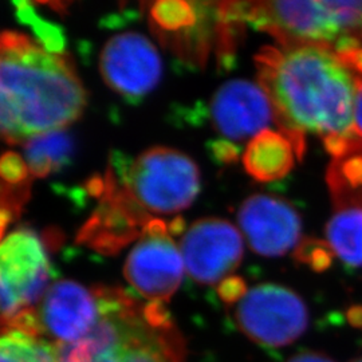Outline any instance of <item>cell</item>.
<instances>
[{"label": "cell", "mask_w": 362, "mask_h": 362, "mask_svg": "<svg viewBox=\"0 0 362 362\" xmlns=\"http://www.w3.org/2000/svg\"><path fill=\"white\" fill-rule=\"evenodd\" d=\"M255 62L275 122L299 158L308 133L321 137L334 158L361 151L354 133L357 79L336 52L311 45L267 46Z\"/></svg>", "instance_id": "1"}, {"label": "cell", "mask_w": 362, "mask_h": 362, "mask_svg": "<svg viewBox=\"0 0 362 362\" xmlns=\"http://www.w3.org/2000/svg\"><path fill=\"white\" fill-rule=\"evenodd\" d=\"M86 106V91L64 54L16 31L0 40V129L6 143L65 129Z\"/></svg>", "instance_id": "2"}, {"label": "cell", "mask_w": 362, "mask_h": 362, "mask_svg": "<svg viewBox=\"0 0 362 362\" xmlns=\"http://www.w3.org/2000/svg\"><path fill=\"white\" fill-rule=\"evenodd\" d=\"M103 317L89 336L59 346V362H185V345L163 303L100 286Z\"/></svg>", "instance_id": "3"}, {"label": "cell", "mask_w": 362, "mask_h": 362, "mask_svg": "<svg viewBox=\"0 0 362 362\" xmlns=\"http://www.w3.org/2000/svg\"><path fill=\"white\" fill-rule=\"evenodd\" d=\"M218 15L235 23L248 22L279 46L311 45L339 52L360 27L362 1H223Z\"/></svg>", "instance_id": "4"}, {"label": "cell", "mask_w": 362, "mask_h": 362, "mask_svg": "<svg viewBox=\"0 0 362 362\" xmlns=\"http://www.w3.org/2000/svg\"><path fill=\"white\" fill-rule=\"evenodd\" d=\"M110 169L117 184L146 214H177L192 204L200 191L194 160L176 149L155 146L133 160L117 156Z\"/></svg>", "instance_id": "5"}, {"label": "cell", "mask_w": 362, "mask_h": 362, "mask_svg": "<svg viewBox=\"0 0 362 362\" xmlns=\"http://www.w3.org/2000/svg\"><path fill=\"white\" fill-rule=\"evenodd\" d=\"M238 329L266 348H285L303 336L309 310L303 299L285 286L262 284L248 288L233 305Z\"/></svg>", "instance_id": "6"}, {"label": "cell", "mask_w": 362, "mask_h": 362, "mask_svg": "<svg viewBox=\"0 0 362 362\" xmlns=\"http://www.w3.org/2000/svg\"><path fill=\"white\" fill-rule=\"evenodd\" d=\"M52 269L42 239L22 227L3 238L0 246L1 322H11L34 309L52 286Z\"/></svg>", "instance_id": "7"}, {"label": "cell", "mask_w": 362, "mask_h": 362, "mask_svg": "<svg viewBox=\"0 0 362 362\" xmlns=\"http://www.w3.org/2000/svg\"><path fill=\"white\" fill-rule=\"evenodd\" d=\"M103 317L100 286L70 279L52 282L38 305L13 321H22L57 348L74 345L90 334Z\"/></svg>", "instance_id": "8"}, {"label": "cell", "mask_w": 362, "mask_h": 362, "mask_svg": "<svg viewBox=\"0 0 362 362\" xmlns=\"http://www.w3.org/2000/svg\"><path fill=\"white\" fill-rule=\"evenodd\" d=\"M185 270L181 250L165 221L152 219L125 262L130 286L149 302L164 303L179 290Z\"/></svg>", "instance_id": "9"}, {"label": "cell", "mask_w": 362, "mask_h": 362, "mask_svg": "<svg viewBox=\"0 0 362 362\" xmlns=\"http://www.w3.org/2000/svg\"><path fill=\"white\" fill-rule=\"evenodd\" d=\"M185 272L199 284L216 285L230 278L243 258L242 233L227 220H197L181 239Z\"/></svg>", "instance_id": "10"}, {"label": "cell", "mask_w": 362, "mask_h": 362, "mask_svg": "<svg viewBox=\"0 0 362 362\" xmlns=\"http://www.w3.org/2000/svg\"><path fill=\"white\" fill-rule=\"evenodd\" d=\"M100 71L112 90L130 103H139L158 85L163 64L149 39L129 31L106 42L100 57Z\"/></svg>", "instance_id": "11"}, {"label": "cell", "mask_w": 362, "mask_h": 362, "mask_svg": "<svg viewBox=\"0 0 362 362\" xmlns=\"http://www.w3.org/2000/svg\"><path fill=\"white\" fill-rule=\"evenodd\" d=\"M238 223L254 252L266 258L286 255L297 246L302 221L287 202L270 194L247 197L238 211Z\"/></svg>", "instance_id": "12"}, {"label": "cell", "mask_w": 362, "mask_h": 362, "mask_svg": "<svg viewBox=\"0 0 362 362\" xmlns=\"http://www.w3.org/2000/svg\"><path fill=\"white\" fill-rule=\"evenodd\" d=\"M209 115L215 129L231 141L254 139L275 121L266 91L245 79L223 83L211 100Z\"/></svg>", "instance_id": "13"}, {"label": "cell", "mask_w": 362, "mask_h": 362, "mask_svg": "<svg viewBox=\"0 0 362 362\" xmlns=\"http://www.w3.org/2000/svg\"><path fill=\"white\" fill-rule=\"evenodd\" d=\"M103 203L81 230L78 242L94 250L113 254L136 236H141L152 220L117 184L110 170L103 180Z\"/></svg>", "instance_id": "14"}, {"label": "cell", "mask_w": 362, "mask_h": 362, "mask_svg": "<svg viewBox=\"0 0 362 362\" xmlns=\"http://www.w3.org/2000/svg\"><path fill=\"white\" fill-rule=\"evenodd\" d=\"M336 209L326 227L327 246L349 267H362V189L330 185Z\"/></svg>", "instance_id": "15"}, {"label": "cell", "mask_w": 362, "mask_h": 362, "mask_svg": "<svg viewBox=\"0 0 362 362\" xmlns=\"http://www.w3.org/2000/svg\"><path fill=\"white\" fill-rule=\"evenodd\" d=\"M297 151L282 132L267 129L254 137L243 153L247 173L262 182L279 180L293 169Z\"/></svg>", "instance_id": "16"}, {"label": "cell", "mask_w": 362, "mask_h": 362, "mask_svg": "<svg viewBox=\"0 0 362 362\" xmlns=\"http://www.w3.org/2000/svg\"><path fill=\"white\" fill-rule=\"evenodd\" d=\"M0 362H59L58 348L21 321L3 325Z\"/></svg>", "instance_id": "17"}, {"label": "cell", "mask_w": 362, "mask_h": 362, "mask_svg": "<svg viewBox=\"0 0 362 362\" xmlns=\"http://www.w3.org/2000/svg\"><path fill=\"white\" fill-rule=\"evenodd\" d=\"M74 153V141L66 130H54L25 144V158L30 175L46 177L64 168Z\"/></svg>", "instance_id": "18"}, {"label": "cell", "mask_w": 362, "mask_h": 362, "mask_svg": "<svg viewBox=\"0 0 362 362\" xmlns=\"http://www.w3.org/2000/svg\"><path fill=\"white\" fill-rule=\"evenodd\" d=\"M197 3L189 1H157L151 6V21L163 33H180L196 23Z\"/></svg>", "instance_id": "19"}, {"label": "cell", "mask_w": 362, "mask_h": 362, "mask_svg": "<svg viewBox=\"0 0 362 362\" xmlns=\"http://www.w3.org/2000/svg\"><path fill=\"white\" fill-rule=\"evenodd\" d=\"M15 6L18 7L19 19L30 23L34 28L39 38V43L49 52L62 54L65 47V39H64L62 30L38 18L35 11L33 10V4L22 1V3H15Z\"/></svg>", "instance_id": "20"}, {"label": "cell", "mask_w": 362, "mask_h": 362, "mask_svg": "<svg viewBox=\"0 0 362 362\" xmlns=\"http://www.w3.org/2000/svg\"><path fill=\"white\" fill-rule=\"evenodd\" d=\"M0 173L3 182L8 185H21L28 181L30 170L26 161H23L21 156L13 152H7L1 157Z\"/></svg>", "instance_id": "21"}, {"label": "cell", "mask_w": 362, "mask_h": 362, "mask_svg": "<svg viewBox=\"0 0 362 362\" xmlns=\"http://www.w3.org/2000/svg\"><path fill=\"white\" fill-rule=\"evenodd\" d=\"M326 247H324V243H321V242L309 240V242L303 243L302 246H299L297 255L302 262L309 263L311 267L324 270L326 267H329V264L332 262V252L327 251Z\"/></svg>", "instance_id": "22"}, {"label": "cell", "mask_w": 362, "mask_h": 362, "mask_svg": "<svg viewBox=\"0 0 362 362\" xmlns=\"http://www.w3.org/2000/svg\"><path fill=\"white\" fill-rule=\"evenodd\" d=\"M337 54L346 65L349 66L356 76H362V21L349 45Z\"/></svg>", "instance_id": "23"}, {"label": "cell", "mask_w": 362, "mask_h": 362, "mask_svg": "<svg viewBox=\"0 0 362 362\" xmlns=\"http://www.w3.org/2000/svg\"><path fill=\"white\" fill-rule=\"evenodd\" d=\"M246 284L243 282V279L242 278H235V276L227 278L226 281L219 284V287H218L220 298L231 306L233 303H236L240 298L243 297L246 294Z\"/></svg>", "instance_id": "24"}, {"label": "cell", "mask_w": 362, "mask_h": 362, "mask_svg": "<svg viewBox=\"0 0 362 362\" xmlns=\"http://www.w3.org/2000/svg\"><path fill=\"white\" fill-rule=\"evenodd\" d=\"M357 93L354 105V133L362 143V76H356Z\"/></svg>", "instance_id": "25"}, {"label": "cell", "mask_w": 362, "mask_h": 362, "mask_svg": "<svg viewBox=\"0 0 362 362\" xmlns=\"http://www.w3.org/2000/svg\"><path fill=\"white\" fill-rule=\"evenodd\" d=\"M214 153L219 161L233 163L238 157V148L230 141H218L214 144Z\"/></svg>", "instance_id": "26"}, {"label": "cell", "mask_w": 362, "mask_h": 362, "mask_svg": "<svg viewBox=\"0 0 362 362\" xmlns=\"http://www.w3.org/2000/svg\"><path fill=\"white\" fill-rule=\"evenodd\" d=\"M287 362H336L329 356L317 351H302L291 357Z\"/></svg>", "instance_id": "27"}, {"label": "cell", "mask_w": 362, "mask_h": 362, "mask_svg": "<svg viewBox=\"0 0 362 362\" xmlns=\"http://www.w3.org/2000/svg\"><path fill=\"white\" fill-rule=\"evenodd\" d=\"M350 362H362V357H357V358H354V360H351Z\"/></svg>", "instance_id": "28"}]
</instances>
